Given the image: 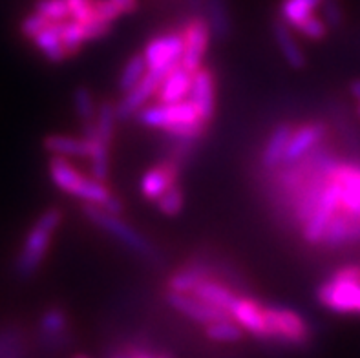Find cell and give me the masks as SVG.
<instances>
[{
    "instance_id": "6da1fadb",
    "label": "cell",
    "mask_w": 360,
    "mask_h": 358,
    "mask_svg": "<svg viewBox=\"0 0 360 358\" xmlns=\"http://www.w3.org/2000/svg\"><path fill=\"white\" fill-rule=\"evenodd\" d=\"M60 219H63V214L59 209H48L37 218L32 229L27 231L22 249H20L17 262H15L18 276L30 278L39 271L46 258V252L50 249L51 238L59 229Z\"/></svg>"
},
{
    "instance_id": "7a4b0ae2",
    "label": "cell",
    "mask_w": 360,
    "mask_h": 358,
    "mask_svg": "<svg viewBox=\"0 0 360 358\" xmlns=\"http://www.w3.org/2000/svg\"><path fill=\"white\" fill-rule=\"evenodd\" d=\"M316 298L329 311L360 317V265H344L316 290Z\"/></svg>"
},
{
    "instance_id": "3957f363",
    "label": "cell",
    "mask_w": 360,
    "mask_h": 358,
    "mask_svg": "<svg viewBox=\"0 0 360 358\" xmlns=\"http://www.w3.org/2000/svg\"><path fill=\"white\" fill-rule=\"evenodd\" d=\"M50 177L53 185L66 194H72L84 203H94L105 207L112 198V192L106 185L96 177L82 176L79 170L72 167L68 159L63 155H53L50 159Z\"/></svg>"
},
{
    "instance_id": "277c9868",
    "label": "cell",
    "mask_w": 360,
    "mask_h": 358,
    "mask_svg": "<svg viewBox=\"0 0 360 358\" xmlns=\"http://www.w3.org/2000/svg\"><path fill=\"white\" fill-rule=\"evenodd\" d=\"M136 117L143 127L163 130L169 136H176V132L181 130L185 124L203 121L191 99H183L178 103H160L158 101L152 106H143L136 114Z\"/></svg>"
},
{
    "instance_id": "5b68a950",
    "label": "cell",
    "mask_w": 360,
    "mask_h": 358,
    "mask_svg": "<svg viewBox=\"0 0 360 358\" xmlns=\"http://www.w3.org/2000/svg\"><path fill=\"white\" fill-rule=\"evenodd\" d=\"M82 212L90 219L91 223H96L97 227H101L105 232H108L110 236L117 238L123 245H127L128 249H132L134 252L141 254V256H146L150 258L154 256V247H152L148 241H146L145 236H141L136 229H132L127 222L119 218V214L108 212L99 205L94 203H84L82 207Z\"/></svg>"
},
{
    "instance_id": "8992f818",
    "label": "cell",
    "mask_w": 360,
    "mask_h": 358,
    "mask_svg": "<svg viewBox=\"0 0 360 358\" xmlns=\"http://www.w3.org/2000/svg\"><path fill=\"white\" fill-rule=\"evenodd\" d=\"M329 177L337 191V212H342L360 222V163L337 159L329 170Z\"/></svg>"
},
{
    "instance_id": "52a82bcc",
    "label": "cell",
    "mask_w": 360,
    "mask_h": 358,
    "mask_svg": "<svg viewBox=\"0 0 360 358\" xmlns=\"http://www.w3.org/2000/svg\"><path fill=\"white\" fill-rule=\"evenodd\" d=\"M264 311L271 338L285 344H306L309 329L297 311L285 307H264Z\"/></svg>"
},
{
    "instance_id": "ba28073f",
    "label": "cell",
    "mask_w": 360,
    "mask_h": 358,
    "mask_svg": "<svg viewBox=\"0 0 360 358\" xmlns=\"http://www.w3.org/2000/svg\"><path fill=\"white\" fill-rule=\"evenodd\" d=\"M170 70H161V68H148L145 73V77L137 82L136 87H132L128 91H124L121 101L115 105L119 119H128L136 115L143 106L148 103L150 97L155 96V91L160 88L161 81Z\"/></svg>"
},
{
    "instance_id": "9c48e42d",
    "label": "cell",
    "mask_w": 360,
    "mask_h": 358,
    "mask_svg": "<svg viewBox=\"0 0 360 358\" xmlns=\"http://www.w3.org/2000/svg\"><path fill=\"white\" fill-rule=\"evenodd\" d=\"M210 26L207 18H192L183 30V57L181 64L191 72H196L203 66L207 48L210 41Z\"/></svg>"
},
{
    "instance_id": "30bf717a",
    "label": "cell",
    "mask_w": 360,
    "mask_h": 358,
    "mask_svg": "<svg viewBox=\"0 0 360 358\" xmlns=\"http://www.w3.org/2000/svg\"><path fill=\"white\" fill-rule=\"evenodd\" d=\"M146 64L148 68H161V70H172L181 63L183 57V32L167 33L152 39L145 46Z\"/></svg>"
},
{
    "instance_id": "8fae6325",
    "label": "cell",
    "mask_w": 360,
    "mask_h": 358,
    "mask_svg": "<svg viewBox=\"0 0 360 358\" xmlns=\"http://www.w3.org/2000/svg\"><path fill=\"white\" fill-rule=\"evenodd\" d=\"M167 302L178 313H181L183 317L191 318V320L198 324H203V326L231 317L227 311H221V309L214 307V305L207 304L205 300L198 298L192 293H174V290H169L167 293Z\"/></svg>"
},
{
    "instance_id": "7c38bea8",
    "label": "cell",
    "mask_w": 360,
    "mask_h": 358,
    "mask_svg": "<svg viewBox=\"0 0 360 358\" xmlns=\"http://www.w3.org/2000/svg\"><path fill=\"white\" fill-rule=\"evenodd\" d=\"M231 318H234L240 326L243 327V331L249 333L258 338H271L269 327H267V320H265L264 305H260L256 300L245 298V296H238L236 302L233 304L231 311H229Z\"/></svg>"
},
{
    "instance_id": "4fadbf2b",
    "label": "cell",
    "mask_w": 360,
    "mask_h": 358,
    "mask_svg": "<svg viewBox=\"0 0 360 358\" xmlns=\"http://www.w3.org/2000/svg\"><path fill=\"white\" fill-rule=\"evenodd\" d=\"M188 99L194 103L203 121H212L216 114V82L210 70L201 66L192 73V87Z\"/></svg>"
},
{
    "instance_id": "5bb4252c",
    "label": "cell",
    "mask_w": 360,
    "mask_h": 358,
    "mask_svg": "<svg viewBox=\"0 0 360 358\" xmlns=\"http://www.w3.org/2000/svg\"><path fill=\"white\" fill-rule=\"evenodd\" d=\"M324 137L326 124H322V122H306V124H302L297 130L292 128L291 139L288 143V150H285V155H283L282 167L283 165L295 163V161L309 154L311 150H315L322 143Z\"/></svg>"
},
{
    "instance_id": "9a60e30c",
    "label": "cell",
    "mask_w": 360,
    "mask_h": 358,
    "mask_svg": "<svg viewBox=\"0 0 360 358\" xmlns=\"http://www.w3.org/2000/svg\"><path fill=\"white\" fill-rule=\"evenodd\" d=\"M178 172V165L174 161H165V163L148 168L143 174L141 183H139L141 194L145 196L146 200L155 201L165 191H169L170 186L176 185Z\"/></svg>"
},
{
    "instance_id": "2e32d148",
    "label": "cell",
    "mask_w": 360,
    "mask_h": 358,
    "mask_svg": "<svg viewBox=\"0 0 360 358\" xmlns=\"http://www.w3.org/2000/svg\"><path fill=\"white\" fill-rule=\"evenodd\" d=\"M192 73L188 68H185L181 63L174 66L165 79L161 81L160 88L155 91V97L160 103H178V101L188 99L192 87Z\"/></svg>"
},
{
    "instance_id": "e0dca14e",
    "label": "cell",
    "mask_w": 360,
    "mask_h": 358,
    "mask_svg": "<svg viewBox=\"0 0 360 358\" xmlns=\"http://www.w3.org/2000/svg\"><path fill=\"white\" fill-rule=\"evenodd\" d=\"M84 137H86L88 145H90L88 159H90L91 165V176L99 179V181L106 183L110 174V145L99 137L94 119L84 121Z\"/></svg>"
},
{
    "instance_id": "ac0fdd59",
    "label": "cell",
    "mask_w": 360,
    "mask_h": 358,
    "mask_svg": "<svg viewBox=\"0 0 360 358\" xmlns=\"http://www.w3.org/2000/svg\"><path fill=\"white\" fill-rule=\"evenodd\" d=\"M292 127L289 122H280L276 124L273 132H271L269 139L265 143L264 150H262V165L267 170H276L282 167L283 155L288 150V143L291 139Z\"/></svg>"
},
{
    "instance_id": "d6986e66",
    "label": "cell",
    "mask_w": 360,
    "mask_h": 358,
    "mask_svg": "<svg viewBox=\"0 0 360 358\" xmlns=\"http://www.w3.org/2000/svg\"><path fill=\"white\" fill-rule=\"evenodd\" d=\"M42 146L48 154L63 155V158H88L90 145L84 136L73 137L64 134H50L42 141Z\"/></svg>"
},
{
    "instance_id": "ffe728a7",
    "label": "cell",
    "mask_w": 360,
    "mask_h": 358,
    "mask_svg": "<svg viewBox=\"0 0 360 358\" xmlns=\"http://www.w3.org/2000/svg\"><path fill=\"white\" fill-rule=\"evenodd\" d=\"M33 44L39 48V51L50 63H63V60H66L70 57L68 50L64 46L63 37H60L59 23H50L41 33H37L33 37Z\"/></svg>"
},
{
    "instance_id": "44dd1931",
    "label": "cell",
    "mask_w": 360,
    "mask_h": 358,
    "mask_svg": "<svg viewBox=\"0 0 360 358\" xmlns=\"http://www.w3.org/2000/svg\"><path fill=\"white\" fill-rule=\"evenodd\" d=\"M274 39H276V44H278L280 51H282L283 59L288 60V64L291 68L300 70L306 66V55L302 51L300 44L297 42V39L292 37L291 26H289L285 20H276L273 26Z\"/></svg>"
},
{
    "instance_id": "7402d4cb",
    "label": "cell",
    "mask_w": 360,
    "mask_h": 358,
    "mask_svg": "<svg viewBox=\"0 0 360 358\" xmlns=\"http://www.w3.org/2000/svg\"><path fill=\"white\" fill-rule=\"evenodd\" d=\"M192 295H196L198 298L205 300L207 304L214 305V307L221 309V311H231L233 304L236 302L238 295L233 289L221 286L218 281H214L212 278H205L201 281L196 289L192 290Z\"/></svg>"
},
{
    "instance_id": "603a6c76",
    "label": "cell",
    "mask_w": 360,
    "mask_h": 358,
    "mask_svg": "<svg viewBox=\"0 0 360 358\" xmlns=\"http://www.w3.org/2000/svg\"><path fill=\"white\" fill-rule=\"evenodd\" d=\"M205 278H210L209 267L203 263H192L174 272L167 281V286H169V290H174V293H192Z\"/></svg>"
},
{
    "instance_id": "cb8c5ba5",
    "label": "cell",
    "mask_w": 360,
    "mask_h": 358,
    "mask_svg": "<svg viewBox=\"0 0 360 358\" xmlns=\"http://www.w3.org/2000/svg\"><path fill=\"white\" fill-rule=\"evenodd\" d=\"M207 6V23L210 26V32L214 33L216 39L227 41L233 32V23L225 0H205Z\"/></svg>"
},
{
    "instance_id": "d4e9b609",
    "label": "cell",
    "mask_w": 360,
    "mask_h": 358,
    "mask_svg": "<svg viewBox=\"0 0 360 358\" xmlns=\"http://www.w3.org/2000/svg\"><path fill=\"white\" fill-rule=\"evenodd\" d=\"M324 0H282V20L297 30L307 17L315 13V9L322 6Z\"/></svg>"
},
{
    "instance_id": "484cf974",
    "label": "cell",
    "mask_w": 360,
    "mask_h": 358,
    "mask_svg": "<svg viewBox=\"0 0 360 358\" xmlns=\"http://www.w3.org/2000/svg\"><path fill=\"white\" fill-rule=\"evenodd\" d=\"M205 335L207 338L214 342H224V344H234V342H240L245 335L243 327L234 320V318H224V320H218V322L207 324Z\"/></svg>"
},
{
    "instance_id": "4316f807",
    "label": "cell",
    "mask_w": 360,
    "mask_h": 358,
    "mask_svg": "<svg viewBox=\"0 0 360 358\" xmlns=\"http://www.w3.org/2000/svg\"><path fill=\"white\" fill-rule=\"evenodd\" d=\"M117 110H115L114 103H110V101L101 103L94 121H96V130L97 134H99V137L105 141V143H108V145H112V141H114L115 121H117Z\"/></svg>"
},
{
    "instance_id": "83f0119b",
    "label": "cell",
    "mask_w": 360,
    "mask_h": 358,
    "mask_svg": "<svg viewBox=\"0 0 360 358\" xmlns=\"http://www.w3.org/2000/svg\"><path fill=\"white\" fill-rule=\"evenodd\" d=\"M146 72H148V64H146L145 55H132V57L127 60V64H124L123 72H121V77H119V90L124 94V91H128L132 87H136L137 82L145 77Z\"/></svg>"
},
{
    "instance_id": "f1b7e54d",
    "label": "cell",
    "mask_w": 360,
    "mask_h": 358,
    "mask_svg": "<svg viewBox=\"0 0 360 358\" xmlns=\"http://www.w3.org/2000/svg\"><path fill=\"white\" fill-rule=\"evenodd\" d=\"M59 32H60V37H63L64 46H66V50H68L70 57L79 53L82 46H84V42H88L82 24L72 17L66 18V20H59Z\"/></svg>"
},
{
    "instance_id": "f546056e",
    "label": "cell",
    "mask_w": 360,
    "mask_h": 358,
    "mask_svg": "<svg viewBox=\"0 0 360 358\" xmlns=\"http://www.w3.org/2000/svg\"><path fill=\"white\" fill-rule=\"evenodd\" d=\"M26 354L24 335L17 327L0 329V358H17Z\"/></svg>"
},
{
    "instance_id": "4dcf8cb0",
    "label": "cell",
    "mask_w": 360,
    "mask_h": 358,
    "mask_svg": "<svg viewBox=\"0 0 360 358\" xmlns=\"http://www.w3.org/2000/svg\"><path fill=\"white\" fill-rule=\"evenodd\" d=\"M39 329L42 335H59V333L68 331V314L60 307H51L44 311L39 322Z\"/></svg>"
},
{
    "instance_id": "1f68e13d",
    "label": "cell",
    "mask_w": 360,
    "mask_h": 358,
    "mask_svg": "<svg viewBox=\"0 0 360 358\" xmlns=\"http://www.w3.org/2000/svg\"><path fill=\"white\" fill-rule=\"evenodd\" d=\"M73 108H75V114L82 122L96 119V103H94L91 91L86 87H79L73 90Z\"/></svg>"
},
{
    "instance_id": "d6a6232c",
    "label": "cell",
    "mask_w": 360,
    "mask_h": 358,
    "mask_svg": "<svg viewBox=\"0 0 360 358\" xmlns=\"http://www.w3.org/2000/svg\"><path fill=\"white\" fill-rule=\"evenodd\" d=\"M155 205H158L160 212H163L165 216H178L183 210V205H185L181 188L172 185L169 191H165L163 194L155 200Z\"/></svg>"
},
{
    "instance_id": "836d02e7",
    "label": "cell",
    "mask_w": 360,
    "mask_h": 358,
    "mask_svg": "<svg viewBox=\"0 0 360 358\" xmlns=\"http://www.w3.org/2000/svg\"><path fill=\"white\" fill-rule=\"evenodd\" d=\"M35 11L44 15L46 18H50L53 23L59 20H66L70 18V6L66 0H37Z\"/></svg>"
},
{
    "instance_id": "e575fe53",
    "label": "cell",
    "mask_w": 360,
    "mask_h": 358,
    "mask_svg": "<svg viewBox=\"0 0 360 358\" xmlns=\"http://www.w3.org/2000/svg\"><path fill=\"white\" fill-rule=\"evenodd\" d=\"M328 27L329 26L326 24L324 18L316 17V15L313 13L297 27V32H300L302 35L311 39V41H320V39H324L326 33H328Z\"/></svg>"
},
{
    "instance_id": "d590c367",
    "label": "cell",
    "mask_w": 360,
    "mask_h": 358,
    "mask_svg": "<svg viewBox=\"0 0 360 358\" xmlns=\"http://www.w3.org/2000/svg\"><path fill=\"white\" fill-rule=\"evenodd\" d=\"M50 23H53V20L46 18L44 15L39 13V11H33L32 15H27V17L22 18V23H20V33H22V37L33 41V37H35L37 33H41Z\"/></svg>"
},
{
    "instance_id": "8d00e7d4",
    "label": "cell",
    "mask_w": 360,
    "mask_h": 358,
    "mask_svg": "<svg viewBox=\"0 0 360 358\" xmlns=\"http://www.w3.org/2000/svg\"><path fill=\"white\" fill-rule=\"evenodd\" d=\"M70 6V15L72 18L79 20L81 24L88 23L96 17V8H94V0H66Z\"/></svg>"
},
{
    "instance_id": "74e56055",
    "label": "cell",
    "mask_w": 360,
    "mask_h": 358,
    "mask_svg": "<svg viewBox=\"0 0 360 358\" xmlns=\"http://www.w3.org/2000/svg\"><path fill=\"white\" fill-rule=\"evenodd\" d=\"M84 27V35H86V41H97V39H103L110 33L112 30V23H106L103 18L94 17L91 20L82 24Z\"/></svg>"
},
{
    "instance_id": "f35d334b",
    "label": "cell",
    "mask_w": 360,
    "mask_h": 358,
    "mask_svg": "<svg viewBox=\"0 0 360 358\" xmlns=\"http://www.w3.org/2000/svg\"><path fill=\"white\" fill-rule=\"evenodd\" d=\"M94 8H96V17L103 18L106 23L114 24L121 17V9L112 2V0H94Z\"/></svg>"
},
{
    "instance_id": "ab89813d",
    "label": "cell",
    "mask_w": 360,
    "mask_h": 358,
    "mask_svg": "<svg viewBox=\"0 0 360 358\" xmlns=\"http://www.w3.org/2000/svg\"><path fill=\"white\" fill-rule=\"evenodd\" d=\"M322 15H324V20L328 26L335 27L342 23V11H340V6H338L337 0H324L322 2Z\"/></svg>"
},
{
    "instance_id": "60d3db41",
    "label": "cell",
    "mask_w": 360,
    "mask_h": 358,
    "mask_svg": "<svg viewBox=\"0 0 360 358\" xmlns=\"http://www.w3.org/2000/svg\"><path fill=\"white\" fill-rule=\"evenodd\" d=\"M112 357H124V358H155V357H169V353H161V351H148V350H124L115 351Z\"/></svg>"
},
{
    "instance_id": "b9f144b4",
    "label": "cell",
    "mask_w": 360,
    "mask_h": 358,
    "mask_svg": "<svg viewBox=\"0 0 360 358\" xmlns=\"http://www.w3.org/2000/svg\"><path fill=\"white\" fill-rule=\"evenodd\" d=\"M119 9L121 13H134L137 8H139V0H112Z\"/></svg>"
},
{
    "instance_id": "7bdbcfd3",
    "label": "cell",
    "mask_w": 360,
    "mask_h": 358,
    "mask_svg": "<svg viewBox=\"0 0 360 358\" xmlns=\"http://www.w3.org/2000/svg\"><path fill=\"white\" fill-rule=\"evenodd\" d=\"M359 115H360V101H359Z\"/></svg>"
}]
</instances>
